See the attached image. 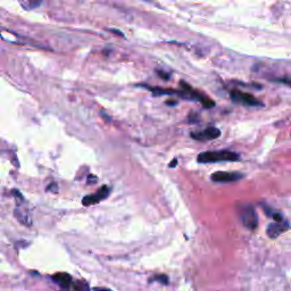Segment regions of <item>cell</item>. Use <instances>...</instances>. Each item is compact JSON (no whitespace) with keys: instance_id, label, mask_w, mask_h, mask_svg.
<instances>
[{"instance_id":"cell-1","label":"cell","mask_w":291,"mask_h":291,"mask_svg":"<svg viewBox=\"0 0 291 291\" xmlns=\"http://www.w3.org/2000/svg\"><path fill=\"white\" fill-rule=\"evenodd\" d=\"M240 161V155L230 150H214V152L200 153L197 162L200 164L217 163V162H238Z\"/></svg>"},{"instance_id":"cell-2","label":"cell","mask_w":291,"mask_h":291,"mask_svg":"<svg viewBox=\"0 0 291 291\" xmlns=\"http://www.w3.org/2000/svg\"><path fill=\"white\" fill-rule=\"evenodd\" d=\"M239 217L245 228H247L251 231L257 229L258 226V216L254 207L249 204H244L239 206Z\"/></svg>"},{"instance_id":"cell-3","label":"cell","mask_w":291,"mask_h":291,"mask_svg":"<svg viewBox=\"0 0 291 291\" xmlns=\"http://www.w3.org/2000/svg\"><path fill=\"white\" fill-rule=\"evenodd\" d=\"M230 97L237 104H241L245 106H254V107H256V106H264L262 101L257 99L252 94L239 91V90H232L230 92Z\"/></svg>"},{"instance_id":"cell-4","label":"cell","mask_w":291,"mask_h":291,"mask_svg":"<svg viewBox=\"0 0 291 291\" xmlns=\"http://www.w3.org/2000/svg\"><path fill=\"white\" fill-rule=\"evenodd\" d=\"M244 174L239 172H215L211 174L210 179L213 182L216 183H228V182H236L244 179Z\"/></svg>"},{"instance_id":"cell-5","label":"cell","mask_w":291,"mask_h":291,"mask_svg":"<svg viewBox=\"0 0 291 291\" xmlns=\"http://www.w3.org/2000/svg\"><path fill=\"white\" fill-rule=\"evenodd\" d=\"M190 137L197 141H207V140H214L221 137V131L217 127L209 126L203 131L191 132Z\"/></svg>"},{"instance_id":"cell-6","label":"cell","mask_w":291,"mask_h":291,"mask_svg":"<svg viewBox=\"0 0 291 291\" xmlns=\"http://www.w3.org/2000/svg\"><path fill=\"white\" fill-rule=\"evenodd\" d=\"M289 228H290V224L286 221L272 223V224L268 225L266 233H267V236L271 238V239H277V238L279 236H281L282 233L288 231Z\"/></svg>"},{"instance_id":"cell-7","label":"cell","mask_w":291,"mask_h":291,"mask_svg":"<svg viewBox=\"0 0 291 291\" xmlns=\"http://www.w3.org/2000/svg\"><path fill=\"white\" fill-rule=\"evenodd\" d=\"M109 191H111V189H109L108 187H106V186L101 187L99 189V191H97V194L86 196V197L83 198L82 204L84 206H89V205H93V204L99 203L100 200H103L107 197V196L109 195Z\"/></svg>"},{"instance_id":"cell-8","label":"cell","mask_w":291,"mask_h":291,"mask_svg":"<svg viewBox=\"0 0 291 291\" xmlns=\"http://www.w3.org/2000/svg\"><path fill=\"white\" fill-rule=\"evenodd\" d=\"M52 280L64 289L72 288V283H73L72 282L71 275L67 273H56L54 277H52Z\"/></svg>"},{"instance_id":"cell-9","label":"cell","mask_w":291,"mask_h":291,"mask_svg":"<svg viewBox=\"0 0 291 291\" xmlns=\"http://www.w3.org/2000/svg\"><path fill=\"white\" fill-rule=\"evenodd\" d=\"M15 216L17 217V220L20 221L22 224L24 225H28L30 226L32 224V220H31V216H30L29 211L24 209V208H20V207H17L16 209L14 211Z\"/></svg>"},{"instance_id":"cell-10","label":"cell","mask_w":291,"mask_h":291,"mask_svg":"<svg viewBox=\"0 0 291 291\" xmlns=\"http://www.w3.org/2000/svg\"><path fill=\"white\" fill-rule=\"evenodd\" d=\"M260 205H262L263 210L265 211V214L267 215V216L272 217V218H273V220H275L277 222H282V221H285V220H283V217H282V215H281V214L278 213V211H275V210L272 209L270 206H267V205H266V204H260Z\"/></svg>"},{"instance_id":"cell-11","label":"cell","mask_w":291,"mask_h":291,"mask_svg":"<svg viewBox=\"0 0 291 291\" xmlns=\"http://www.w3.org/2000/svg\"><path fill=\"white\" fill-rule=\"evenodd\" d=\"M273 81L278 83H282V84L291 86V79L289 78H279V79H273Z\"/></svg>"},{"instance_id":"cell-12","label":"cell","mask_w":291,"mask_h":291,"mask_svg":"<svg viewBox=\"0 0 291 291\" xmlns=\"http://www.w3.org/2000/svg\"><path fill=\"white\" fill-rule=\"evenodd\" d=\"M152 280H157V281H161L163 285H167L168 283V278L166 277V275H158V277L154 278ZM152 280H149V281H152Z\"/></svg>"},{"instance_id":"cell-13","label":"cell","mask_w":291,"mask_h":291,"mask_svg":"<svg viewBox=\"0 0 291 291\" xmlns=\"http://www.w3.org/2000/svg\"><path fill=\"white\" fill-rule=\"evenodd\" d=\"M157 74L160 75L161 78H163L164 80H168V79L171 78V75H169V74H166V72H163V71H157Z\"/></svg>"},{"instance_id":"cell-14","label":"cell","mask_w":291,"mask_h":291,"mask_svg":"<svg viewBox=\"0 0 291 291\" xmlns=\"http://www.w3.org/2000/svg\"><path fill=\"white\" fill-rule=\"evenodd\" d=\"M176 163H177V161H176V160L172 161V162H171V164H169V167H175V166H176Z\"/></svg>"},{"instance_id":"cell-15","label":"cell","mask_w":291,"mask_h":291,"mask_svg":"<svg viewBox=\"0 0 291 291\" xmlns=\"http://www.w3.org/2000/svg\"><path fill=\"white\" fill-rule=\"evenodd\" d=\"M166 104H167V105H176L177 101H166Z\"/></svg>"}]
</instances>
